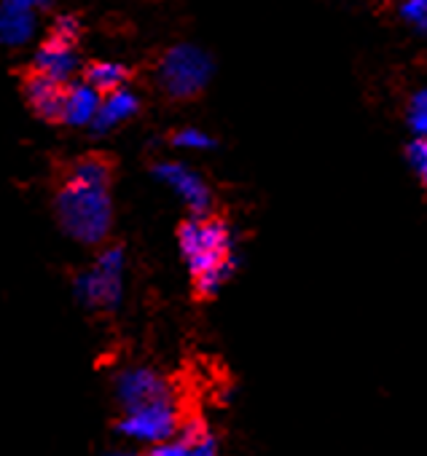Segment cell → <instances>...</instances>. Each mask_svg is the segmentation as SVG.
<instances>
[{"mask_svg": "<svg viewBox=\"0 0 427 456\" xmlns=\"http://www.w3.org/2000/svg\"><path fill=\"white\" fill-rule=\"evenodd\" d=\"M177 245L193 280V293L199 298H212L226 285L234 272L232 258V232L226 220L196 215L177 228Z\"/></svg>", "mask_w": 427, "mask_h": 456, "instance_id": "1", "label": "cell"}, {"mask_svg": "<svg viewBox=\"0 0 427 456\" xmlns=\"http://www.w3.org/2000/svg\"><path fill=\"white\" fill-rule=\"evenodd\" d=\"M54 209L65 234L73 237L76 242L97 245L111 232L113 207L105 183H92L68 172L65 183L57 191Z\"/></svg>", "mask_w": 427, "mask_h": 456, "instance_id": "2", "label": "cell"}, {"mask_svg": "<svg viewBox=\"0 0 427 456\" xmlns=\"http://www.w3.org/2000/svg\"><path fill=\"white\" fill-rule=\"evenodd\" d=\"M212 78V60L207 52L191 44L172 46L164 52L156 68V81L172 100H191L196 97Z\"/></svg>", "mask_w": 427, "mask_h": 456, "instance_id": "3", "label": "cell"}, {"mask_svg": "<svg viewBox=\"0 0 427 456\" xmlns=\"http://www.w3.org/2000/svg\"><path fill=\"white\" fill-rule=\"evenodd\" d=\"M73 290L86 309H103V312L119 309L124 296V250L121 248L103 250L97 264L76 277Z\"/></svg>", "mask_w": 427, "mask_h": 456, "instance_id": "4", "label": "cell"}, {"mask_svg": "<svg viewBox=\"0 0 427 456\" xmlns=\"http://www.w3.org/2000/svg\"><path fill=\"white\" fill-rule=\"evenodd\" d=\"M180 427H183V419H180L177 403H175V397H169V400L148 403L135 411H124L116 424V432L132 443L151 448L156 443L175 437L180 432Z\"/></svg>", "mask_w": 427, "mask_h": 456, "instance_id": "5", "label": "cell"}, {"mask_svg": "<svg viewBox=\"0 0 427 456\" xmlns=\"http://www.w3.org/2000/svg\"><path fill=\"white\" fill-rule=\"evenodd\" d=\"M113 395H116V403L121 405V411H135V408H143L148 403L175 397L172 384L159 370L145 368V365L119 370L113 379Z\"/></svg>", "mask_w": 427, "mask_h": 456, "instance_id": "6", "label": "cell"}, {"mask_svg": "<svg viewBox=\"0 0 427 456\" xmlns=\"http://www.w3.org/2000/svg\"><path fill=\"white\" fill-rule=\"evenodd\" d=\"M153 175L169 185L180 199L183 204L193 212V215H207L209 212V204H212V193L207 188V183L188 167L177 164V161H159L153 164Z\"/></svg>", "mask_w": 427, "mask_h": 456, "instance_id": "7", "label": "cell"}, {"mask_svg": "<svg viewBox=\"0 0 427 456\" xmlns=\"http://www.w3.org/2000/svg\"><path fill=\"white\" fill-rule=\"evenodd\" d=\"M65 97H68V84H62L52 76L33 70L25 78V100L36 110V116H41L44 121H62Z\"/></svg>", "mask_w": 427, "mask_h": 456, "instance_id": "8", "label": "cell"}, {"mask_svg": "<svg viewBox=\"0 0 427 456\" xmlns=\"http://www.w3.org/2000/svg\"><path fill=\"white\" fill-rule=\"evenodd\" d=\"M105 94L100 89H94L86 78L68 84V97H65V113H62V124L68 126H92L100 108H103Z\"/></svg>", "mask_w": 427, "mask_h": 456, "instance_id": "9", "label": "cell"}, {"mask_svg": "<svg viewBox=\"0 0 427 456\" xmlns=\"http://www.w3.org/2000/svg\"><path fill=\"white\" fill-rule=\"evenodd\" d=\"M33 70L44 73V76H52L62 84L70 81V76L78 70V57H76V46L70 44H62L57 38H46L44 46L38 49L36 54V62H33Z\"/></svg>", "mask_w": 427, "mask_h": 456, "instance_id": "10", "label": "cell"}, {"mask_svg": "<svg viewBox=\"0 0 427 456\" xmlns=\"http://www.w3.org/2000/svg\"><path fill=\"white\" fill-rule=\"evenodd\" d=\"M36 33V9L12 4L4 0L0 4V36H4L6 46H22Z\"/></svg>", "mask_w": 427, "mask_h": 456, "instance_id": "11", "label": "cell"}, {"mask_svg": "<svg viewBox=\"0 0 427 456\" xmlns=\"http://www.w3.org/2000/svg\"><path fill=\"white\" fill-rule=\"evenodd\" d=\"M137 110H140V100H137L129 89H116V92H111V94H105L103 108H100V113H97V118H94V124H92V132H94V134L111 132L116 124L132 118Z\"/></svg>", "mask_w": 427, "mask_h": 456, "instance_id": "12", "label": "cell"}, {"mask_svg": "<svg viewBox=\"0 0 427 456\" xmlns=\"http://www.w3.org/2000/svg\"><path fill=\"white\" fill-rule=\"evenodd\" d=\"M84 78L103 94H111L116 89H124V84L129 81V68L121 62H92Z\"/></svg>", "mask_w": 427, "mask_h": 456, "instance_id": "13", "label": "cell"}, {"mask_svg": "<svg viewBox=\"0 0 427 456\" xmlns=\"http://www.w3.org/2000/svg\"><path fill=\"white\" fill-rule=\"evenodd\" d=\"M177 435L191 445V456H221L218 437L207 429V424H204L201 419H188V421H183V427H180Z\"/></svg>", "mask_w": 427, "mask_h": 456, "instance_id": "14", "label": "cell"}, {"mask_svg": "<svg viewBox=\"0 0 427 456\" xmlns=\"http://www.w3.org/2000/svg\"><path fill=\"white\" fill-rule=\"evenodd\" d=\"M408 126L416 137H427V89L416 92L408 102Z\"/></svg>", "mask_w": 427, "mask_h": 456, "instance_id": "15", "label": "cell"}, {"mask_svg": "<svg viewBox=\"0 0 427 456\" xmlns=\"http://www.w3.org/2000/svg\"><path fill=\"white\" fill-rule=\"evenodd\" d=\"M400 17L416 33L427 36V0H403V4H400Z\"/></svg>", "mask_w": 427, "mask_h": 456, "instance_id": "16", "label": "cell"}, {"mask_svg": "<svg viewBox=\"0 0 427 456\" xmlns=\"http://www.w3.org/2000/svg\"><path fill=\"white\" fill-rule=\"evenodd\" d=\"M172 145L175 148H185V151H207L216 145L209 134H204L201 129H180L172 134Z\"/></svg>", "mask_w": 427, "mask_h": 456, "instance_id": "17", "label": "cell"}, {"mask_svg": "<svg viewBox=\"0 0 427 456\" xmlns=\"http://www.w3.org/2000/svg\"><path fill=\"white\" fill-rule=\"evenodd\" d=\"M49 38H57V41H62V44L76 46V44H78V38H81V22H78V17H73V14L57 17V22L52 25Z\"/></svg>", "mask_w": 427, "mask_h": 456, "instance_id": "18", "label": "cell"}, {"mask_svg": "<svg viewBox=\"0 0 427 456\" xmlns=\"http://www.w3.org/2000/svg\"><path fill=\"white\" fill-rule=\"evenodd\" d=\"M145 456H191V445H188L180 435H175V437H169V440H164V443L151 445V448L145 451Z\"/></svg>", "mask_w": 427, "mask_h": 456, "instance_id": "19", "label": "cell"}, {"mask_svg": "<svg viewBox=\"0 0 427 456\" xmlns=\"http://www.w3.org/2000/svg\"><path fill=\"white\" fill-rule=\"evenodd\" d=\"M408 161H411L414 172L419 175V180L427 185V137H416L408 145Z\"/></svg>", "mask_w": 427, "mask_h": 456, "instance_id": "20", "label": "cell"}, {"mask_svg": "<svg viewBox=\"0 0 427 456\" xmlns=\"http://www.w3.org/2000/svg\"><path fill=\"white\" fill-rule=\"evenodd\" d=\"M12 4L28 6V9H41V6H46V4H49V0H12Z\"/></svg>", "mask_w": 427, "mask_h": 456, "instance_id": "21", "label": "cell"}, {"mask_svg": "<svg viewBox=\"0 0 427 456\" xmlns=\"http://www.w3.org/2000/svg\"><path fill=\"white\" fill-rule=\"evenodd\" d=\"M111 456H145V453H137V451H113Z\"/></svg>", "mask_w": 427, "mask_h": 456, "instance_id": "22", "label": "cell"}]
</instances>
